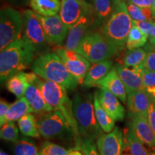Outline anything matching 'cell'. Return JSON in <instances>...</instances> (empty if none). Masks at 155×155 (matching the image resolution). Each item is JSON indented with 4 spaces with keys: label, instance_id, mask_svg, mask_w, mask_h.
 I'll return each mask as SVG.
<instances>
[{
    "label": "cell",
    "instance_id": "cell-46",
    "mask_svg": "<svg viewBox=\"0 0 155 155\" xmlns=\"http://www.w3.org/2000/svg\"><path fill=\"white\" fill-rule=\"evenodd\" d=\"M0 155H9L8 154H7V153L3 152V151H1V152H0Z\"/></svg>",
    "mask_w": 155,
    "mask_h": 155
},
{
    "label": "cell",
    "instance_id": "cell-6",
    "mask_svg": "<svg viewBox=\"0 0 155 155\" xmlns=\"http://www.w3.org/2000/svg\"><path fill=\"white\" fill-rule=\"evenodd\" d=\"M121 50L111 43L101 33L87 34L81 40L76 52L91 63L110 60Z\"/></svg>",
    "mask_w": 155,
    "mask_h": 155
},
{
    "label": "cell",
    "instance_id": "cell-38",
    "mask_svg": "<svg viewBox=\"0 0 155 155\" xmlns=\"http://www.w3.org/2000/svg\"><path fill=\"white\" fill-rule=\"evenodd\" d=\"M155 87V72L144 69L143 71V88Z\"/></svg>",
    "mask_w": 155,
    "mask_h": 155
},
{
    "label": "cell",
    "instance_id": "cell-21",
    "mask_svg": "<svg viewBox=\"0 0 155 155\" xmlns=\"http://www.w3.org/2000/svg\"><path fill=\"white\" fill-rule=\"evenodd\" d=\"M112 65L113 62L111 60L93 63L87 72L86 78L82 83L83 86L86 88L96 87L98 83L101 81L112 68Z\"/></svg>",
    "mask_w": 155,
    "mask_h": 155
},
{
    "label": "cell",
    "instance_id": "cell-8",
    "mask_svg": "<svg viewBox=\"0 0 155 155\" xmlns=\"http://www.w3.org/2000/svg\"><path fill=\"white\" fill-rule=\"evenodd\" d=\"M22 39L35 50L38 56L48 53V43L41 22L34 11L26 9L23 12Z\"/></svg>",
    "mask_w": 155,
    "mask_h": 155
},
{
    "label": "cell",
    "instance_id": "cell-42",
    "mask_svg": "<svg viewBox=\"0 0 155 155\" xmlns=\"http://www.w3.org/2000/svg\"><path fill=\"white\" fill-rule=\"evenodd\" d=\"M9 106H10V104H9L8 102L2 98L0 101V120H2L4 119L7 111H8Z\"/></svg>",
    "mask_w": 155,
    "mask_h": 155
},
{
    "label": "cell",
    "instance_id": "cell-34",
    "mask_svg": "<svg viewBox=\"0 0 155 155\" xmlns=\"http://www.w3.org/2000/svg\"><path fill=\"white\" fill-rule=\"evenodd\" d=\"M75 139L76 144L75 148L81 150L83 155H101L97 146L94 143V140L81 137L80 136L75 137Z\"/></svg>",
    "mask_w": 155,
    "mask_h": 155
},
{
    "label": "cell",
    "instance_id": "cell-40",
    "mask_svg": "<svg viewBox=\"0 0 155 155\" xmlns=\"http://www.w3.org/2000/svg\"><path fill=\"white\" fill-rule=\"evenodd\" d=\"M127 3L132 4L143 8H151L153 0H127Z\"/></svg>",
    "mask_w": 155,
    "mask_h": 155
},
{
    "label": "cell",
    "instance_id": "cell-2",
    "mask_svg": "<svg viewBox=\"0 0 155 155\" xmlns=\"http://www.w3.org/2000/svg\"><path fill=\"white\" fill-rule=\"evenodd\" d=\"M31 68L41 78L57 83L68 90H75L78 84L55 53L48 52L39 55Z\"/></svg>",
    "mask_w": 155,
    "mask_h": 155
},
{
    "label": "cell",
    "instance_id": "cell-12",
    "mask_svg": "<svg viewBox=\"0 0 155 155\" xmlns=\"http://www.w3.org/2000/svg\"><path fill=\"white\" fill-rule=\"evenodd\" d=\"M91 7L84 0H61L60 16L69 29L88 12Z\"/></svg>",
    "mask_w": 155,
    "mask_h": 155
},
{
    "label": "cell",
    "instance_id": "cell-22",
    "mask_svg": "<svg viewBox=\"0 0 155 155\" xmlns=\"http://www.w3.org/2000/svg\"><path fill=\"white\" fill-rule=\"evenodd\" d=\"M34 112L28 100L25 97L19 98L18 100L10 104L7 114L2 120H0V126H2L8 122L18 121L21 118Z\"/></svg>",
    "mask_w": 155,
    "mask_h": 155
},
{
    "label": "cell",
    "instance_id": "cell-15",
    "mask_svg": "<svg viewBox=\"0 0 155 155\" xmlns=\"http://www.w3.org/2000/svg\"><path fill=\"white\" fill-rule=\"evenodd\" d=\"M130 127L134 132L146 146L155 150V134L148 121V117L141 114H129Z\"/></svg>",
    "mask_w": 155,
    "mask_h": 155
},
{
    "label": "cell",
    "instance_id": "cell-29",
    "mask_svg": "<svg viewBox=\"0 0 155 155\" xmlns=\"http://www.w3.org/2000/svg\"><path fill=\"white\" fill-rule=\"evenodd\" d=\"M149 40V37L141 32L139 29L137 28V25L133 22L132 28H131L129 35H128L127 43V49L129 50L137 49L145 45L147 40Z\"/></svg>",
    "mask_w": 155,
    "mask_h": 155
},
{
    "label": "cell",
    "instance_id": "cell-16",
    "mask_svg": "<svg viewBox=\"0 0 155 155\" xmlns=\"http://www.w3.org/2000/svg\"><path fill=\"white\" fill-rule=\"evenodd\" d=\"M92 10L88 12L70 29L67 36L65 48L69 50L76 51L82 39L86 35L89 25L92 21Z\"/></svg>",
    "mask_w": 155,
    "mask_h": 155
},
{
    "label": "cell",
    "instance_id": "cell-19",
    "mask_svg": "<svg viewBox=\"0 0 155 155\" xmlns=\"http://www.w3.org/2000/svg\"><path fill=\"white\" fill-rule=\"evenodd\" d=\"M153 97L146 88H141L127 95V106L129 114H141L148 117L149 108Z\"/></svg>",
    "mask_w": 155,
    "mask_h": 155
},
{
    "label": "cell",
    "instance_id": "cell-33",
    "mask_svg": "<svg viewBox=\"0 0 155 155\" xmlns=\"http://www.w3.org/2000/svg\"><path fill=\"white\" fill-rule=\"evenodd\" d=\"M15 155H40L38 147L30 139H22L15 143Z\"/></svg>",
    "mask_w": 155,
    "mask_h": 155
},
{
    "label": "cell",
    "instance_id": "cell-3",
    "mask_svg": "<svg viewBox=\"0 0 155 155\" xmlns=\"http://www.w3.org/2000/svg\"><path fill=\"white\" fill-rule=\"evenodd\" d=\"M73 112L81 137L95 140L104 132L97 121L94 105V96L91 94L76 93L73 98Z\"/></svg>",
    "mask_w": 155,
    "mask_h": 155
},
{
    "label": "cell",
    "instance_id": "cell-18",
    "mask_svg": "<svg viewBox=\"0 0 155 155\" xmlns=\"http://www.w3.org/2000/svg\"><path fill=\"white\" fill-rule=\"evenodd\" d=\"M98 94L102 107L108 115L115 121L123 120L125 116V108L120 103L119 98L109 91L104 88H100Z\"/></svg>",
    "mask_w": 155,
    "mask_h": 155
},
{
    "label": "cell",
    "instance_id": "cell-36",
    "mask_svg": "<svg viewBox=\"0 0 155 155\" xmlns=\"http://www.w3.org/2000/svg\"><path fill=\"white\" fill-rule=\"evenodd\" d=\"M147 55L143 63V68L155 72V48L148 46Z\"/></svg>",
    "mask_w": 155,
    "mask_h": 155
},
{
    "label": "cell",
    "instance_id": "cell-28",
    "mask_svg": "<svg viewBox=\"0 0 155 155\" xmlns=\"http://www.w3.org/2000/svg\"><path fill=\"white\" fill-rule=\"evenodd\" d=\"M126 138L131 155H155V150L152 152L147 150L145 147L146 145L141 142L130 127L127 131Z\"/></svg>",
    "mask_w": 155,
    "mask_h": 155
},
{
    "label": "cell",
    "instance_id": "cell-31",
    "mask_svg": "<svg viewBox=\"0 0 155 155\" xmlns=\"http://www.w3.org/2000/svg\"><path fill=\"white\" fill-rule=\"evenodd\" d=\"M147 55V50L141 48L129 50L123 58V65L127 67L143 66Z\"/></svg>",
    "mask_w": 155,
    "mask_h": 155
},
{
    "label": "cell",
    "instance_id": "cell-48",
    "mask_svg": "<svg viewBox=\"0 0 155 155\" xmlns=\"http://www.w3.org/2000/svg\"><path fill=\"white\" fill-rule=\"evenodd\" d=\"M154 21L155 22V14L154 15Z\"/></svg>",
    "mask_w": 155,
    "mask_h": 155
},
{
    "label": "cell",
    "instance_id": "cell-35",
    "mask_svg": "<svg viewBox=\"0 0 155 155\" xmlns=\"http://www.w3.org/2000/svg\"><path fill=\"white\" fill-rule=\"evenodd\" d=\"M0 137L4 140L16 143L19 141V130L15 122H8L1 127Z\"/></svg>",
    "mask_w": 155,
    "mask_h": 155
},
{
    "label": "cell",
    "instance_id": "cell-25",
    "mask_svg": "<svg viewBox=\"0 0 155 155\" xmlns=\"http://www.w3.org/2000/svg\"><path fill=\"white\" fill-rule=\"evenodd\" d=\"M119 0H94V12L97 22L104 25L116 9Z\"/></svg>",
    "mask_w": 155,
    "mask_h": 155
},
{
    "label": "cell",
    "instance_id": "cell-41",
    "mask_svg": "<svg viewBox=\"0 0 155 155\" xmlns=\"http://www.w3.org/2000/svg\"><path fill=\"white\" fill-rule=\"evenodd\" d=\"M9 5L17 7H25L30 3V0H2Z\"/></svg>",
    "mask_w": 155,
    "mask_h": 155
},
{
    "label": "cell",
    "instance_id": "cell-20",
    "mask_svg": "<svg viewBox=\"0 0 155 155\" xmlns=\"http://www.w3.org/2000/svg\"><path fill=\"white\" fill-rule=\"evenodd\" d=\"M35 81L34 82H28L25 97L35 113H45L54 111L53 108L46 102L41 91L36 84Z\"/></svg>",
    "mask_w": 155,
    "mask_h": 155
},
{
    "label": "cell",
    "instance_id": "cell-27",
    "mask_svg": "<svg viewBox=\"0 0 155 155\" xmlns=\"http://www.w3.org/2000/svg\"><path fill=\"white\" fill-rule=\"evenodd\" d=\"M18 127L20 132L24 136L34 138L40 137L37 126V120L32 114H28L21 118L18 121Z\"/></svg>",
    "mask_w": 155,
    "mask_h": 155
},
{
    "label": "cell",
    "instance_id": "cell-23",
    "mask_svg": "<svg viewBox=\"0 0 155 155\" xmlns=\"http://www.w3.org/2000/svg\"><path fill=\"white\" fill-rule=\"evenodd\" d=\"M61 5V0H30L29 3L35 12L45 17L58 15Z\"/></svg>",
    "mask_w": 155,
    "mask_h": 155
},
{
    "label": "cell",
    "instance_id": "cell-7",
    "mask_svg": "<svg viewBox=\"0 0 155 155\" xmlns=\"http://www.w3.org/2000/svg\"><path fill=\"white\" fill-rule=\"evenodd\" d=\"M40 136L46 139L63 140L76 137L74 130L63 114L58 111L45 112L37 119Z\"/></svg>",
    "mask_w": 155,
    "mask_h": 155
},
{
    "label": "cell",
    "instance_id": "cell-45",
    "mask_svg": "<svg viewBox=\"0 0 155 155\" xmlns=\"http://www.w3.org/2000/svg\"><path fill=\"white\" fill-rule=\"evenodd\" d=\"M153 11V13H154V15L155 14V0H153V2H152V7H151Z\"/></svg>",
    "mask_w": 155,
    "mask_h": 155
},
{
    "label": "cell",
    "instance_id": "cell-1",
    "mask_svg": "<svg viewBox=\"0 0 155 155\" xmlns=\"http://www.w3.org/2000/svg\"><path fill=\"white\" fill-rule=\"evenodd\" d=\"M37 57L35 50L22 38L9 45L0 53L1 83L7 82L12 76L23 72Z\"/></svg>",
    "mask_w": 155,
    "mask_h": 155
},
{
    "label": "cell",
    "instance_id": "cell-10",
    "mask_svg": "<svg viewBox=\"0 0 155 155\" xmlns=\"http://www.w3.org/2000/svg\"><path fill=\"white\" fill-rule=\"evenodd\" d=\"M54 53L59 56L65 68L72 75L78 84L83 83L91 63L76 51H72L61 46H57L54 49Z\"/></svg>",
    "mask_w": 155,
    "mask_h": 155
},
{
    "label": "cell",
    "instance_id": "cell-11",
    "mask_svg": "<svg viewBox=\"0 0 155 155\" xmlns=\"http://www.w3.org/2000/svg\"><path fill=\"white\" fill-rule=\"evenodd\" d=\"M50 45L60 46L63 44L70 29L64 24L60 15L45 17L38 14Z\"/></svg>",
    "mask_w": 155,
    "mask_h": 155
},
{
    "label": "cell",
    "instance_id": "cell-32",
    "mask_svg": "<svg viewBox=\"0 0 155 155\" xmlns=\"http://www.w3.org/2000/svg\"><path fill=\"white\" fill-rule=\"evenodd\" d=\"M127 5L129 14L134 21H154L152 8H143L130 3H127Z\"/></svg>",
    "mask_w": 155,
    "mask_h": 155
},
{
    "label": "cell",
    "instance_id": "cell-47",
    "mask_svg": "<svg viewBox=\"0 0 155 155\" xmlns=\"http://www.w3.org/2000/svg\"><path fill=\"white\" fill-rule=\"evenodd\" d=\"M122 155H131V154H123Z\"/></svg>",
    "mask_w": 155,
    "mask_h": 155
},
{
    "label": "cell",
    "instance_id": "cell-43",
    "mask_svg": "<svg viewBox=\"0 0 155 155\" xmlns=\"http://www.w3.org/2000/svg\"><path fill=\"white\" fill-rule=\"evenodd\" d=\"M149 41H150L151 46H152L153 48H155V28L153 33L149 37Z\"/></svg>",
    "mask_w": 155,
    "mask_h": 155
},
{
    "label": "cell",
    "instance_id": "cell-13",
    "mask_svg": "<svg viewBox=\"0 0 155 155\" xmlns=\"http://www.w3.org/2000/svg\"><path fill=\"white\" fill-rule=\"evenodd\" d=\"M96 146L101 155H122L123 134L119 127H115L110 133L103 134L96 139Z\"/></svg>",
    "mask_w": 155,
    "mask_h": 155
},
{
    "label": "cell",
    "instance_id": "cell-14",
    "mask_svg": "<svg viewBox=\"0 0 155 155\" xmlns=\"http://www.w3.org/2000/svg\"><path fill=\"white\" fill-rule=\"evenodd\" d=\"M115 68L120 78L124 85L127 95L143 88L142 65L137 67H127L116 64Z\"/></svg>",
    "mask_w": 155,
    "mask_h": 155
},
{
    "label": "cell",
    "instance_id": "cell-26",
    "mask_svg": "<svg viewBox=\"0 0 155 155\" xmlns=\"http://www.w3.org/2000/svg\"><path fill=\"white\" fill-rule=\"evenodd\" d=\"M28 81L26 73L21 72L12 76L6 82V87L7 90L14 94L17 98H21L25 96Z\"/></svg>",
    "mask_w": 155,
    "mask_h": 155
},
{
    "label": "cell",
    "instance_id": "cell-37",
    "mask_svg": "<svg viewBox=\"0 0 155 155\" xmlns=\"http://www.w3.org/2000/svg\"><path fill=\"white\" fill-rule=\"evenodd\" d=\"M134 24L141 32L150 37L154 32L155 28V22L152 20L147 21H134Z\"/></svg>",
    "mask_w": 155,
    "mask_h": 155
},
{
    "label": "cell",
    "instance_id": "cell-39",
    "mask_svg": "<svg viewBox=\"0 0 155 155\" xmlns=\"http://www.w3.org/2000/svg\"><path fill=\"white\" fill-rule=\"evenodd\" d=\"M148 121L150 123V127H152L153 131L155 134V98L153 99L151 102V104L149 108L148 111Z\"/></svg>",
    "mask_w": 155,
    "mask_h": 155
},
{
    "label": "cell",
    "instance_id": "cell-4",
    "mask_svg": "<svg viewBox=\"0 0 155 155\" xmlns=\"http://www.w3.org/2000/svg\"><path fill=\"white\" fill-rule=\"evenodd\" d=\"M133 25V19L129 14L127 5L124 0H119L116 9L101 28V33L122 49L127 43L129 32Z\"/></svg>",
    "mask_w": 155,
    "mask_h": 155
},
{
    "label": "cell",
    "instance_id": "cell-44",
    "mask_svg": "<svg viewBox=\"0 0 155 155\" xmlns=\"http://www.w3.org/2000/svg\"><path fill=\"white\" fill-rule=\"evenodd\" d=\"M146 89L147 91L150 93L151 96L155 98V87H150V88H147Z\"/></svg>",
    "mask_w": 155,
    "mask_h": 155
},
{
    "label": "cell",
    "instance_id": "cell-24",
    "mask_svg": "<svg viewBox=\"0 0 155 155\" xmlns=\"http://www.w3.org/2000/svg\"><path fill=\"white\" fill-rule=\"evenodd\" d=\"M94 105L96 120L103 131L105 133L111 132L115 128V121L102 107L98 98V91L94 93Z\"/></svg>",
    "mask_w": 155,
    "mask_h": 155
},
{
    "label": "cell",
    "instance_id": "cell-30",
    "mask_svg": "<svg viewBox=\"0 0 155 155\" xmlns=\"http://www.w3.org/2000/svg\"><path fill=\"white\" fill-rule=\"evenodd\" d=\"M40 155H83L81 150L74 148L66 150L64 147L50 141L43 143L40 152Z\"/></svg>",
    "mask_w": 155,
    "mask_h": 155
},
{
    "label": "cell",
    "instance_id": "cell-5",
    "mask_svg": "<svg viewBox=\"0 0 155 155\" xmlns=\"http://www.w3.org/2000/svg\"><path fill=\"white\" fill-rule=\"evenodd\" d=\"M36 84L41 91L45 99L54 111H58L63 114L67 121L74 130L76 137H78V126L73 112V101L70 99L67 89L53 81L42 80L38 75Z\"/></svg>",
    "mask_w": 155,
    "mask_h": 155
},
{
    "label": "cell",
    "instance_id": "cell-9",
    "mask_svg": "<svg viewBox=\"0 0 155 155\" xmlns=\"http://www.w3.org/2000/svg\"><path fill=\"white\" fill-rule=\"evenodd\" d=\"M23 15L12 7H4L0 12V50L22 38Z\"/></svg>",
    "mask_w": 155,
    "mask_h": 155
},
{
    "label": "cell",
    "instance_id": "cell-17",
    "mask_svg": "<svg viewBox=\"0 0 155 155\" xmlns=\"http://www.w3.org/2000/svg\"><path fill=\"white\" fill-rule=\"evenodd\" d=\"M96 87L109 91L124 104L127 102V90L115 66L112 67L107 75L98 83Z\"/></svg>",
    "mask_w": 155,
    "mask_h": 155
}]
</instances>
